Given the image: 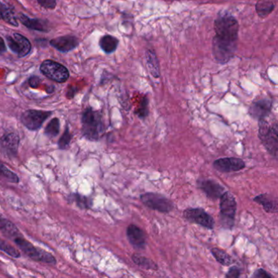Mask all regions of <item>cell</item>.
Listing matches in <instances>:
<instances>
[{
    "label": "cell",
    "mask_w": 278,
    "mask_h": 278,
    "mask_svg": "<svg viewBox=\"0 0 278 278\" xmlns=\"http://www.w3.org/2000/svg\"><path fill=\"white\" fill-rule=\"evenodd\" d=\"M198 186L205 193L207 198L214 201L220 199L225 192L224 188L214 179H198Z\"/></svg>",
    "instance_id": "9a60e30c"
},
{
    "label": "cell",
    "mask_w": 278,
    "mask_h": 278,
    "mask_svg": "<svg viewBox=\"0 0 278 278\" xmlns=\"http://www.w3.org/2000/svg\"><path fill=\"white\" fill-rule=\"evenodd\" d=\"M68 201H71L75 202L78 207L81 209L87 210L90 209L92 206V202L90 198L86 196L81 195L79 194H73L68 197Z\"/></svg>",
    "instance_id": "484cf974"
},
{
    "label": "cell",
    "mask_w": 278,
    "mask_h": 278,
    "mask_svg": "<svg viewBox=\"0 0 278 278\" xmlns=\"http://www.w3.org/2000/svg\"><path fill=\"white\" fill-rule=\"evenodd\" d=\"M45 135L49 137H56L60 133V120L57 118L52 119L44 129Z\"/></svg>",
    "instance_id": "f1b7e54d"
},
{
    "label": "cell",
    "mask_w": 278,
    "mask_h": 278,
    "mask_svg": "<svg viewBox=\"0 0 278 278\" xmlns=\"http://www.w3.org/2000/svg\"><path fill=\"white\" fill-rule=\"evenodd\" d=\"M12 242L18 246L21 251L24 252L29 258L34 260L35 262L42 263V264H51L55 265L57 264V260L53 254L49 252L42 250L41 248L36 247L31 242L27 241L22 234L20 236L16 237Z\"/></svg>",
    "instance_id": "3957f363"
},
{
    "label": "cell",
    "mask_w": 278,
    "mask_h": 278,
    "mask_svg": "<svg viewBox=\"0 0 278 278\" xmlns=\"http://www.w3.org/2000/svg\"><path fill=\"white\" fill-rule=\"evenodd\" d=\"M0 20H4L5 22L12 25L13 27H16L19 26L17 17L15 16L12 8H8L1 1H0Z\"/></svg>",
    "instance_id": "603a6c76"
},
{
    "label": "cell",
    "mask_w": 278,
    "mask_h": 278,
    "mask_svg": "<svg viewBox=\"0 0 278 278\" xmlns=\"http://www.w3.org/2000/svg\"><path fill=\"white\" fill-rule=\"evenodd\" d=\"M52 114V111L28 109L20 115V123L30 131H38Z\"/></svg>",
    "instance_id": "52a82bcc"
},
{
    "label": "cell",
    "mask_w": 278,
    "mask_h": 278,
    "mask_svg": "<svg viewBox=\"0 0 278 278\" xmlns=\"http://www.w3.org/2000/svg\"><path fill=\"white\" fill-rule=\"evenodd\" d=\"M7 51L6 44L4 42V38L2 37H0V53H5Z\"/></svg>",
    "instance_id": "8d00e7d4"
},
{
    "label": "cell",
    "mask_w": 278,
    "mask_h": 278,
    "mask_svg": "<svg viewBox=\"0 0 278 278\" xmlns=\"http://www.w3.org/2000/svg\"><path fill=\"white\" fill-rule=\"evenodd\" d=\"M127 237L131 246L137 250L145 249L146 246V234L135 224H130L127 228Z\"/></svg>",
    "instance_id": "2e32d148"
},
{
    "label": "cell",
    "mask_w": 278,
    "mask_h": 278,
    "mask_svg": "<svg viewBox=\"0 0 278 278\" xmlns=\"http://www.w3.org/2000/svg\"><path fill=\"white\" fill-rule=\"evenodd\" d=\"M131 260L136 265L147 270H157V264L153 262V260L137 253L132 254Z\"/></svg>",
    "instance_id": "d4e9b609"
},
{
    "label": "cell",
    "mask_w": 278,
    "mask_h": 278,
    "mask_svg": "<svg viewBox=\"0 0 278 278\" xmlns=\"http://www.w3.org/2000/svg\"><path fill=\"white\" fill-rule=\"evenodd\" d=\"M274 8L275 4L271 0H259L256 4V12L262 18L271 14Z\"/></svg>",
    "instance_id": "cb8c5ba5"
},
{
    "label": "cell",
    "mask_w": 278,
    "mask_h": 278,
    "mask_svg": "<svg viewBox=\"0 0 278 278\" xmlns=\"http://www.w3.org/2000/svg\"><path fill=\"white\" fill-rule=\"evenodd\" d=\"M37 1L42 8H46V9H54L57 6L56 0H37Z\"/></svg>",
    "instance_id": "d6a6232c"
},
{
    "label": "cell",
    "mask_w": 278,
    "mask_h": 278,
    "mask_svg": "<svg viewBox=\"0 0 278 278\" xmlns=\"http://www.w3.org/2000/svg\"><path fill=\"white\" fill-rule=\"evenodd\" d=\"M20 137L14 132L4 134L0 137V152L4 157L14 158L18 153Z\"/></svg>",
    "instance_id": "8fae6325"
},
{
    "label": "cell",
    "mask_w": 278,
    "mask_h": 278,
    "mask_svg": "<svg viewBox=\"0 0 278 278\" xmlns=\"http://www.w3.org/2000/svg\"><path fill=\"white\" fill-rule=\"evenodd\" d=\"M254 202L260 204L268 213H276L277 212V202L273 199L272 196L267 194H260L256 196L253 199Z\"/></svg>",
    "instance_id": "ffe728a7"
},
{
    "label": "cell",
    "mask_w": 278,
    "mask_h": 278,
    "mask_svg": "<svg viewBox=\"0 0 278 278\" xmlns=\"http://www.w3.org/2000/svg\"><path fill=\"white\" fill-rule=\"evenodd\" d=\"M0 178L5 179L9 183H18L20 182L18 175L7 168L2 161H0Z\"/></svg>",
    "instance_id": "83f0119b"
},
{
    "label": "cell",
    "mask_w": 278,
    "mask_h": 278,
    "mask_svg": "<svg viewBox=\"0 0 278 278\" xmlns=\"http://www.w3.org/2000/svg\"><path fill=\"white\" fill-rule=\"evenodd\" d=\"M212 254L216 259V261L222 264L223 266H229L233 264L232 257L227 252L221 250L220 248H213L212 250Z\"/></svg>",
    "instance_id": "4316f807"
},
{
    "label": "cell",
    "mask_w": 278,
    "mask_h": 278,
    "mask_svg": "<svg viewBox=\"0 0 278 278\" xmlns=\"http://www.w3.org/2000/svg\"><path fill=\"white\" fill-rule=\"evenodd\" d=\"M17 19H19L20 23L24 25L27 28L34 30V31H42V32H47L50 30V27L49 26L48 21L40 20V19L30 18L29 16H26L23 13H20Z\"/></svg>",
    "instance_id": "ac0fdd59"
},
{
    "label": "cell",
    "mask_w": 278,
    "mask_h": 278,
    "mask_svg": "<svg viewBox=\"0 0 278 278\" xmlns=\"http://www.w3.org/2000/svg\"><path fill=\"white\" fill-rule=\"evenodd\" d=\"M40 71L42 75L57 83H65L70 77L66 67L51 60H46L41 64Z\"/></svg>",
    "instance_id": "ba28073f"
},
{
    "label": "cell",
    "mask_w": 278,
    "mask_h": 278,
    "mask_svg": "<svg viewBox=\"0 0 278 278\" xmlns=\"http://www.w3.org/2000/svg\"><path fill=\"white\" fill-rule=\"evenodd\" d=\"M7 42L12 53H16L19 57H26L31 52V42L28 38L18 33H13L7 36Z\"/></svg>",
    "instance_id": "7c38bea8"
},
{
    "label": "cell",
    "mask_w": 278,
    "mask_h": 278,
    "mask_svg": "<svg viewBox=\"0 0 278 278\" xmlns=\"http://www.w3.org/2000/svg\"><path fill=\"white\" fill-rule=\"evenodd\" d=\"M259 138L267 151L273 157H277L278 127L276 123L271 126L265 119L259 121Z\"/></svg>",
    "instance_id": "277c9868"
},
{
    "label": "cell",
    "mask_w": 278,
    "mask_h": 278,
    "mask_svg": "<svg viewBox=\"0 0 278 278\" xmlns=\"http://www.w3.org/2000/svg\"><path fill=\"white\" fill-rule=\"evenodd\" d=\"M71 140H72V135L70 131L69 127H65L64 133L61 135V138L58 141V148L61 150H65L67 148L69 147L71 144Z\"/></svg>",
    "instance_id": "1f68e13d"
},
{
    "label": "cell",
    "mask_w": 278,
    "mask_h": 278,
    "mask_svg": "<svg viewBox=\"0 0 278 278\" xmlns=\"http://www.w3.org/2000/svg\"><path fill=\"white\" fill-rule=\"evenodd\" d=\"M119 41L117 38L112 35H105L100 39L99 44L101 49L106 54H111L116 51L119 46Z\"/></svg>",
    "instance_id": "7402d4cb"
},
{
    "label": "cell",
    "mask_w": 278,
    "mask_h": 278,
    "mask_svg": "<svg viewBox=\"0 0 278 278\" xmlns=\"http://www.w3.org/2000/svg\"><path fill=\"white\" fill-rule=\"evenodd\" d=\"M237 42H225L217 38L212 39V53L214 58L220 64H225L234 57L236 52Z\"/></svg>",
    "instance_id": "9c48e42d"
},
{
    "label": "cell",
    "mask_w": 278,
    "mask_h": 278,
    "mask_svg": "<svg viewBox=\"0 0 278 278\" xmlns=\"http://www.w3.org/2000/svg\"><path fill=\"white\" fill-rule=\"evenodd\" d=\"M105 131L102 114L99 111L88 107L82 115V132L86 139L97 141Z\"/></svg>",
    "instance_id": "6da1fadb"
},
{
    "label": "cell",
    "mask_w": 278,
    "mask_h": 278,
    "mask_svg": "<svg viewBox=\"0 0 278 278\" xmlns=\"http://www.w3.org/2000/svg\"><path fill=\"white\" fill-rule=\"evenodd\" d=\"M79 41L78 38L73 35H65V36L58 37L53 38L50 42V44L60 51L61 53H68L77 48L79 45Z\"/></svg>",
    "instance_id": "e0dca14e"
},
{
    "label": "cell",
    "mask_w": 278,
    "mask_h": 278,
    "mask_svg": "<svg viewBox=\"0 0 278 278\" xmlns=\"http://www.w3.org/2000/svg\"><path fill=\"white\" fill-rule=\"evenodd\" d=\"M183 217L188 221L207 229H213L215 226L213 218L202 208H188L183 212Z\"/></svg>",
    "instance_id": "30bf717a"
},
{
    "label": "cell",
    "mask_w": 278,
    "mask_h": 278,
    "mask_svg": "<svg viewBox=\"0 0 278 278\" xmlns=\"http://www.w3.org/2000/svg\"><path fill=\"white\" fill-rule=\"evenodd\" d=\"M0 231L4 236L11 241L21 235L17 227L12 221L4 218L1 214H0Z\"/></svg>",
    "instance_id": "d6986e66"
},
{
    "label": "cell",
    "mask_w": 278,
    "mask_h": 278,
    "mask_svg": "<svg viewBox=\"0 0 278 278\" xmlns=\"http://www.w3.org/2000/svg\"><path fill=\"white\" fill-rule=\"evenodd\" d=\"M253 277L256 278H272V276L271 274H269L268 272L263 269V268H260V269H257L256 272H254V274L252 275Z\"/></svg>",
    "instance_id": "e575fe53"
},
{
    "label": "cell",
    "mask_w": 278,
    "mask_h": 278,
    "mask_svg": "<svg viewBox=\"0 0 278 278\" xmlns=\"http://www.w3.org/2000/svg\"><path fill=\"white\" fill-rule=\"evenodd\" d=\"M241 276V270L237 266H233L229 268V270L226 273L225 276L227 278H238Z\"/></svg>",
    "instance_id": "836d02e7"
},
{
    "label": "cell",
    "mask_w": 278,
    "mask_h": 278,
    "mask_svg": "<svg viewBox=\"0 0 278 278\" xmlns=\"http://www.w3.org/2000/svg\"><path fill=\"white\" fill-rule=\"evenodd\" d=\"M213 167L218 172L223 173L240 172L246 168L243 160L238 157H222L213 163Z\"/></svg>",
    "instance_id": "4fadbf2b"
},
{
    "label": "cell",
    "mask_w": 278,
    "mask_h": 278,
    "mask_svg": "<svg viewBox=\"0 0 278 278\" xmlns=\"http://www.w3.org/2000/svg\"><path fill=\"white\" fill-rule=\"evenodd\" d=\"M135 113L140 119H144L147 117L149 115V100L147 99V97L142 98Z\"/></svg>",
    "instance_id": "4dcf8cb0"
},
{
    "label": "cell",
    "mask_w": 278,
    "mask_h": 278,
    "mask_svg": "<svg viewBox=\"0 0 278 278\" xmlns=\"http://www.w3.org/2000/svg\"><path fill=\"white\" fill-rule=\"evenodd\" d=\"M220 218L222 225L225 228H234L237 212V202L230 192L225 191L220 197Z\"/></svg>",
    "instance_id": "5b68a950"
},
{
    "label": "cell",
    "mask_w": 278,
    "mask_h": 278,
    "mask_svg": "<svg viewBox=\"0 0 278 278\" xmlns=\"http://www.w3.org/2000/svg\"><path fill=\"white\" fill-rule=\"evenodd\" d=\"M272 108V101L269 99H260L254 101L249 109V113L256 120H263L270 114Z\"/></svg>",
    "instance_id": "5bb4252c"
},
{
    "label": "cell",
    "mask_w": 278,
    "mask_h": 278,
    "mask_svg": "<svg viewBox=\"0 0 278 278\" xmlns=\"http://www.w3.org/2000/svg\"><path fill=\"white\" fill-rule=\"evenodd\" d=\"M216 35L214 38L225 42H238L239 24L237 19L228 12L219 13L214 22Z\"/></svg>",
    "instance_id": "7a4b0ae2"
},
{
    "label": "cell",
    "mask_w": 278,
    "mask_h": 278,
    "mask_svg": "<svg viewBox=\"0 0 278 278\" xmlns=\"http://www.w3.org/2000/svg\"><path fill=\"white\" fill-rule=\"evenodd\" d=\"M40 83V79L37 76H32L29 79V84L32 88H37Z\"/></svg>",
    "instance_id": "d590c367"
},
{
    "label": "cell",
    "mask_w": 278,
    "mask_h": 278,
    "mask_svg": "<svg viewBox=\"0 0 278 278\" xmlns=\"http://www.w3.org/2000/svg\"><path fill=\"white\" fill-rule=\"evenodd\" d=\"M141 201L145 206L149 209L157 211L161 213L168 214L173 211L174 203L160 194L156 193H145L141 196Z\"/></svg>",
    "instance_id": "8992f818"
},
{
    "label": "cell",
    "mask_w": 278,
    "mask_h": 278,
    "mask_svg": "<svg viewBox=\"0 0 278 278\" xmlns=\"http://www.w3.org/2000/svg\"><path fill=\"white\" fill-rule=\"evenodd\" d=\"M0 250L12 258L18 259L20 257V253L16 248L12 246L6 241L3 240L1 238H0Z\"/></svg>",
    "instance_id": "f546056e"
},
{
    "label": "cell",
    "mask_w": 278,
    "mask_h": 278,
    "mask_svg": "<svg viewBox=\"0 0 278 278\" xmlns=\"http://www.w3.org/2000/svg\"><path fill=\"white\" fill-rule=\"evenodd\" d=\"M146 57V62H147L148 70L149 73L151 74L152 76L154 78H159L160 77V67L159 61L157 60L155 52L153 50H147L145 53Z\"/></svg>",
    "instance_id": "44dd1931"
}]
</instances>
